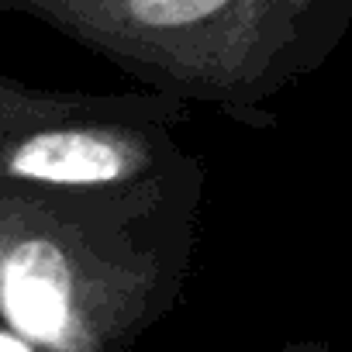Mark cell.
<instances>
[{"mask_svg": "<svg viewBox=\"0 0 352 352\" xmlns=\"http://www.w3.org/2000/svg\"><path fill=\"white\" fill-rule=\"evenodd\" d=\"M4 18H8V11H4V0H0V25H4Z\"/></svg>", "mask_w": 352, "mask_h": 352, "instance_id": "obj_6", "label": "cell"}, {"mask_svg": "<svg viewBox=\"0 0 352 352\" xmlns=\"http://www.w3.org/2000/svg\"><path fill=\"white\" fill-rule=\"evenodd\" d=\"M8 14L100 56L138 90L273 128L270 100L318 73L352 28V0H4Z\"/></svg>", "mask_w": 352, "mask_h": 352, "instance_id": "obj_2", "label": "cell"}, {"mask_svg": "<svg viewBox=\"0 0 352 352\" xmlns=\"http://www.w3.org/2000/svg\"><path fill=\"white\" fill-rule=\"evenodd\" d=\"M273 352H335V349L324 338H294V342H287V345H280Z\"/></svg>", "mask_w": 352, "mask_h": 352, "instance_id": "obj_4", "label": "cell"}, {"mask_svg": "<svg viewBox=\"0 0 352 352\" xmlns=\"http://www.w3.org/2000/svg\"><path fill=\"white\" fill-rule=\"evenodd\" d=\"M208 166L142 187L0 180V318L35 352H128L184 300Z\"/></svg>", "mask_w": 352, "mask_h": 352, "instance_id": "obj_1", "label": "cell"}, {"mask_svg": "<svg viewBox=\"0 0 352 352\" xmlns=\"http://www.w3.org/2000/svg\"><path fill=\"white\" fill-rule=\"evenodd\" d=\"M0 352H35V349H32L25 338H18L14 331L4 328V331H0Z\"/></svg>", "mask_w": 352, "mask_h": 352, "instance_id": "obj_5", "label": "cell"}, {"mask_svg": "<svg viewBox=\"0 0 352 352\" xmlns=\"http://www.w3.org/2000/svg\"><path fill=\"white\" fill-rule=\"evenodd\" d=\"M190 107L148 90H45L0 69V180L142 187L204 166L176 142Z\"/></svg>", "mask_w": 352, "mask_h": 352, "instance_id": "obj_3", "label": "cell"}]
</instances>
